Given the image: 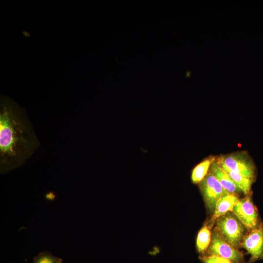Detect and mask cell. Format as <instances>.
<instances>
[{"label": "cell", "instance_id": "cell-5", "mask_svg": "<svg viewBox=\"0 0 263 263\" xmlns=\"http://www.w3.org/2000/svg\"><path fill=\"white\" fill-rule=\"evenodd\" d=\"M208 253L225 258L232 263H243V254L227 243L217 231L212 234Z\"/></svg>", "mask_w": 263, "mask_h": 263}, {"label": "cell", "instance_id": "cell-6", "mask_svg": "<svg viewBox=\"0 0 263 263\" xmlns=\"http://www.w3.org/2000/svg\"><path fill=\"white\" fill-rule=\"evenodd\" d=\"M232 212L248 229L252 230L259 225L257 210L249 196L239 199Z\"/></svg>", "mask_w": 263, "mask_h": 263}, {"label": "cell", "instance_id": "cell-12", "mask_svg": "<svg viewBox=\"0 0 263 263\" xmlns=\"http://www.w3.org/2000/svg\"><path fill=\"white\" fill-rule=\"evenodd\" d=\"M211 239V233L207 226H204L199 231L196 239L198 251L203 253L208 248Z\"/></svg>", "mask_w": 263, "mask_h": 263}, {"label": "cell", "instance_id": "cell-10", "mask_svg": "<svg viewBox=\"0 0 263 263\" xmlns=\"http://www.w3.org/2000/svg\"><path fill=\"white\" fill-rule=\"evenodd\" d=\"M217 157L212 155L204 159L196 165L191 172V181L193 184H199L208 173L212 163Z\"/></svg>", "mask_w": 263, "mask_h": 263}, {"label": "cell", "instance_id": "cell-8", "mask_svg": "<svg viewBox=\"0 0 263 263\" xmlns=\"http://www.w3.org/2000/svg\"><path fill=\"white\" fill-rule=\"evenodd\" d=\"M209 171L219 181L227 192L236 194L241 191L233 181L227 171L220 166L217 158L212 163Z\"/></svg>", "mask_w": 263, "mask_h": 263}, {"label": "cell", "instance_id": "cell-11", "mask_svg": "<svg viewBox=\"0 0 263 263\" xmlns=\"http://www.w3.org/2000/svg\"><path fill=\"white\" fill-rule=\"evenodd\" d=\"M228 173L231 178L241 192L245 195L250 193L254 180L248 178L240 173L223 168Z\"/></svg>", "mask_w": 263, "mask_h": 263}, {"label": "cell", "instance_id": "cell-9", "mask_svg": "<svg viewBox=\"0 0 263 263\" xmlns=\"http://www.w3.org/2000/svg\"><path fill=\"white\" fill-rule=\"evenodd\" d=\"M238 200L235 194L228 193L223 195L216 205L213 218L216 219L230 211H232Z\"/></svg>", "mask_w": 263, "mask_h": 263}, {"label": "cell", "instance_id": "cell-4", "mask_svg": "<svg viewBox=\"0 0 263 263\" xmlns=\"http://www.w3.org/2000/svg\"><path fill=\"white\" fill-rule=\"evenodd\" d=\"M199 188L206 204L211 212H214L216 205L221 197L228 193L219 181L209 171L199 183Z\"/></svg>", "mask_w": 263, "mask_h": 263}, {"label": "cell", "instance_id": "cell-2", "mask_svg": "<svg viewBox=\"0 0 263 263\" xmlns=\"http://www.w3.org/2000/svg\"><path fill=\"white\" fill-rule=\"evenodd\" d=\"M220 166L255 180L256 167L252 159L245 151H238L217 157Z\"/></svg>", "mask_w": 263, "mask_h": 263}, {"label": "cell", "instance_id": "cell-13", "mask_svg": "<svg viewBox=\"0 0 263 263\" xmlns=\"http://www.w3.org/2000/svg\"><path fill=\"white\" fill-rule=\"evenodd\" d=\"M32 263H62V260L49 252H43L36 256Z\"/></svg>", "mask_w": 263, "mask_h": 263}, {"label": "cell", "instance_id": "cell-3", "mask_svg": "<svg viewBox=\"0 0 263 263\" xmlns=\"http://www.w3.org/2000/svg\"><path fill=\"white\" fill-rule=\"evenodd\" d=\"M217 231L230 245L237 247L244 233V226L234 214L226 213L217 219Z\"/></svg>", "mask_w": 263, "mask_h": 263}, {"label": "cell", "instance_id": "cell-1", "mask_svg": "<svg viewBox=\"0 0 263 263\" xmlns=\"http://www.w3.org/2000/svg\"><path fill=\"white\" fill-rule=\"evenodd\" d=\"M40 146L25 110L7 96L0 99V171L22 166Z\"/></svg>", "mask_w": 263, "mask_h": 263}, {"label": "cell", "instance_id": "cell-14", "mask_svg": "<svg viewBox=\"0 0 263 263\" xmlns=\"http://www.w3.org/2000/svg\"><path fill=\"white\" fill-rule=\"evenodd\" d=\"M203 261L204 263H232L225 258L213 255L204 258Z\"/></svg>", "mask_w": 263, "mask_h": 263}, {"label": "cell", "instance_id": "cell-7", "mask_svg": "<svg viewBox=\"0 0 263 263\" xmlns=\"http://www.w3.org/2000/svg\"><path fill=\"white\" fill-rule=\"evenodd\" d=\"M243 247L251 256V262L263 259V225H259L251 230L243 239Z\"/></svg>", "mask_w": 263, "mask_h": 263}]
</instances>
